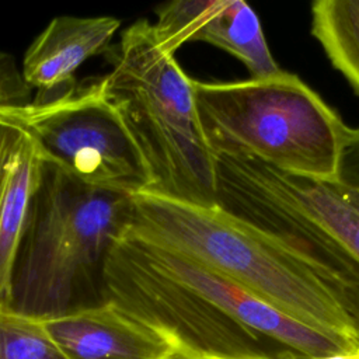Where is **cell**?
Wrapping results in <instances>:
<instances>
[{
	"instance_id": "obj_2",
	"label": "cell",
	"mask_w": 359,
	"mask_h": 359,
	"mask_svg": "<svg viewBox=\"0 0 359 359\" xmlns=\"http://www.w3.org/2000/svg\"><path fill=\"white\" fill-rule=\"evenodd\" d=\"M125 233L237 283L306 325L359 345L348 316L297 258L219 205L139 192L130 195Z\"/></svg>"
},
{
	"instance_id": "obj_17",
	"label": "cell",
	"mask_w": 359,
	"mask_h": 359,
	"mask_svg": "<svg viewBox=\"0 0 359 359\" xmlns=\"http://www.w3.org/2000/svg\"><path fill=\"white\" fill-rule=\"evenodd\" d=\"M1 132H3V126H0V136H1Z\"/></svg>"
},
{
	"instance_id": "obj_7",
	"label": "cell",
	"mask_w": 359,
	"mask_h": 359,
	"mask_svg": "<svg viewBox=\"0 0 359 359\" xmlns=\"http://www.w3.org/2000/svg\"><path fill=\"white\" fill-rule=\"evenodd\" d=\"M254 160L287 202L286 241L348 316L359 342V203L341 180L297 178Z\"/></svg>"
},
{
	"instance_id": "obj_5",
	"label": "cell",
	"mask_w": 359,
	"mask_h": 359,
	"mask_svg": "<svg viewBox=\"0 0 359 359\" xmlns=\"http://www.w3.org/2000/svg\"><path fill=\"white\" fill-rule=\"evenodd\" d=\"M0 125L25 135L43 163L90 187L126 195L149 189L146 164L105 98L101 79L1 108Z\"/></svg>"
},
{
	"instance_id": "obj_14",
	"label": "cell",
	"mask_w": 359,
	"mask_h": 359,
	"mask_svg": "<svg viewBox=\"0 0 359 359\" xmlns=\"http://www.w3.org/2000/svg\"><path fill=\"white\" fill-rule=\"evenodd\" d=\"M0 359H69L41 321L0 310Z\"/></svg>"
},
{
	"instance_id": "obj_12",
	"label": "cell",
	"mask_w": 359,
	"mask_h": 359,
	"mask_svg": "<svg viewBox=\"0 0 359 359\" xmlns=\"http://www.w3.org/2000/svg\"><path fill=\"white\" fill-rule=\"evenodd\" d=\"M1 126V125H0ZM42 160L32 142L3 126L0 136V310H8L11 279Z\"/></svg>"
},
{
	"instance_id": "obj_8",
	"label": "cell",
	"mask_w": 359,
	"mask_h": 359,
	"mask_svg": "<svg viewBox=\"0 0 359 359\" xmlns=\"http://www.w3.org/2000/svg\"><path fill=\"white\" fill-rule=\"evenodd\" d=\"M129 237L135 240L151 264L202 294L234 321L259 337L271 338L290 348L306 359L331 356L359 348V345L348 339L325 334L289 317L237 283L227 280L178 254L144 243L132 236Z\"/></svg>"
},
{
	"instance_id": "obj_4",
	"label": "cell",
	"mask_w": 359,
	"mask_h": 359,
	"mask_svg": "<svg viewBox=\"0 0 359 359\" xmlns=\"http://www.w3.org/2000/svg\"><path fill=\"white\" fill-rule=\"evenodd\" d=\"M192 86L215 156L257 158L317 182L341 180L352 128L299 76L280 70L233 83L192 80Z\"/></svg>"
},
{
	"instance_id": "obj_6",
	"label": "cell",
	"mask_w": 359,
	"mask_h": 359,
	"mask_svg": "<svg viewBox=\"0 0 359 359\" xmlns=\"http://www.w3.org/2000/svg\"><path fill=\"white\" fill-rule=\"evenodd\" d=\"M108 303L158 330L178 352L196 359H271L247 330L202 294L151 264L123 234L105 271Z\"/></svg>"
},
{
	"instance_id": "obj_1",
	"label": "cell",
	"mask_w": 359,
	"mask_h": 359,
	"mask_svg": "<svg viewBox=\"0 0 359 359\" xmlns=\"http://www.w3.org/2000/svg\"><path fill=\"white\" fill-rule=\"evenodd\" d=\"M129 212L130 195L90 187L42 161L8 310L43 323L107 304V264Z\"/></svg>"
},
{
	"instance_id": "obj_13",
	"label": "cell",
	"mask_w": 359,
	"mask_h": 359,
	"mask_svg": "<svg viewBox=\"0 0 359 359\" xmlns=\"http://www.w3.org/2000/svg\"><path fill=\"white\" fill-rule=\"evenodd\" d=\"M311 35L359 95V0L314 1Z\"/></svg>"
},
{
	"instance_id": "obj_3",
	"label": "cell",
	"mask_w": 359,
	"mask_h": 359,
	"mask_svg": "<svg viewBox=\"0 0 359 359\" xmlns=\"http://www.w3.org/2000/svg\"><path fill=\"white\" fill-rule=\"evenodd\" d=\"M101 77L102 91L135 142L151 192L202 206L216 203V158L206 140L192 79L142 18L128 27Z\"/></svg>"
},
{
	"instance_id": "obj_11",
	"label": "cell",
	"mask_w": 359,
	"mask_h": 359,
	"mask_svg": "<svg viewBox=\"0 0 359 359\" xmlns=\"http://www.w3.org/2000/svg\"><path fill=\"white\" fill-rule=\"evenodd\" d=\"M121 21L115 17H55L32 41L22 59V77L39 97L70 88L76 70L109 49Z\"/></svg>"
},
{
	"instance_id": "obj_10",
	"label": "cell",
	"mask_w": 359,
	"mask_h": 359,
	"mask_svg": "<svg viewBox=\"0 0 359 359\" xmlns=\"http://www.w3.org/2000/svg\"><path fill=\"white\" fill-rule=\"evenodd\" d=\"M69 359H171L174 342L112 303L42 323Z\"/></svg>"
},
{
	"instance_id": "obj_16",
	"label": "cell",
	"mask_w": 359,
	"mask_h": 359,
	"mask_svg": "<svg viewBox=\"0 0 359 359\" xmlns=\"http://www.w3.org/2000/svg\"><path fill=\"white\" fill-rule=\"evenodd\" d=\"M171 359H196V358H191V356H188V355H185V353L177 352Z\"/></svg>"
},
{
	"instance_id": "obj_15",
	"label": "cell",
	"mask_w": 359,
	"mask_h": 359,
	"mask_svg": "<svg viewBox=\"0 0 359 359\" xmlns=\"http://www.w3.org/2000/svg\"><path fill=\"white\" fill-rule=\"evenodd\" d=\"M31 87L11 53L0 50V109L22 107L31 102Z\"/></svg>"
},
{
	"instance_id": "obj_9",
	"label": "cell",
	"mask_w": 359,
	"mask_h": 359,
	"mask_svg": "<svg viewBox=\"0 0 359 359\" xmlns=\"http://www.w3.org/2000/svg\"><path fill=\"white\" fill-rule=\"evenodd\" d=\"M154 31L175 55L187 42H206L237 57L252 79L280 72L265 41L259 18L243 0H174L156 8Z\"/></svg>"
}]
</instances>
